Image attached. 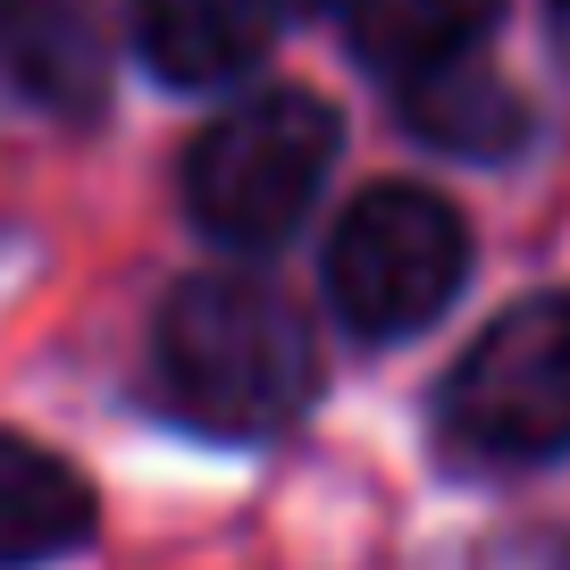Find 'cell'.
I'll return each mask as SVG.
<instances>
[{
    "instance_id": "30bf717a",
    "label": "cell",
    "mask_w": 570,
    "mask_h": 570,
    "mask_svg": "<svg viewBox=\"0 0 570 570\" xmlns=\"http://www.w3.org/2000/svg\"><path fill=\"white\" fill-rule=\"evenodd\" d=\"M479 570H570V529H537V537H503Z\"/></svg>"
},
{
    "instance_id": "6da1fadb",
    "label": "cell",
    "mask_w": 570,
    "mask_h": 570,
    "mask_svg": "<svg viewBox=\"0 0 570 570\" xmlns=\"http://www.w3.org/2000/svg\"><path fill=\"white\" fill-rule=\"evenodd\" d=\"M160 377L177 411L210 436H277L285 420H303L320 353H311L303 311L268 277L202 268L160 311Z\"/></svg>"
},
{
    "instance_id": "5b68a950",
    "label": "cell",
    "mask_w": 570,
    "mask_h": 570,
    "mask_svg": "<svg viewBox=\"0 0 570 570\" xmlns=\"http://www.w3.org/2000/svg\"><path fill=\"white\" fill-rule=\"evenodd\" d=\"M135 51L160 85L210 92L268 51V9L261 0H135Z\"/></svg>"
},
{
    "instance_id": "8fae6325",
    "label": "cell",
    "mask_w": 570,
    "mask_h": 570,
    "mask_svg": "<svg viewBox=\"0 0 570 570\" xmlns=\"http://www.w3.org/2000/svg\"><path fill=\"white\" fill-rule=\"evenodd\" d=\"M18 9H26V0H0V35H9V26H18Z\"/></svg>"
},
{
    "instance_id": "52a82bcc",
    "label": "cell",
    "mask_w": 570,
    "mask_h": 570,
    "mask_svg": "<svg viewBox=\"0 0 570 570\" xmlns=\"http://www.w3.org/2000/svg\"><path fill=\"white\" fill-rule=\"evenodd\" d=\"M503 0H344V35L377 76H436L487 42Z\"/></svg>"
},
{
    "instance_id": "7c38bea8",
    "label": "cell",
    "mask_w": 570,
    "mask_h": 570,
    "mask_svg": "<svg viewBox=\"0 0 570 570\" xmlns=\"http://www.w3.org/2000/svg\"><path fill=\"white\" fill-rule=\"evenodd\" d=\"M553 18H562V35H570V0H553Z\"/></svg>"
},
{
    "instance_id": "277c9868",
    "label": "cell",
    "mask_w": 570,
    "mask_h": 570,
    "mask_svg": "<svg viewBox=\"0 0 570 570\" xmlns=\"http://www.w3.org/2000/svg\"><path fill=\"white\" fill-rule=\"evenodd\" d=\"M445 445L470 462L570 453V294L512 303L445 377Z\"/></svg>"
},
{
    "instance_id": "3957f363",
    "label": "cell",
    "mask_w": 570,
    "mask_h": 570,
    "mask_svg": "<svg viewBox=\"0 0 570 570\" xmlns=\"http://www.w3.org/2000/svg\"><path fill=\"white\" fill-rule=\"evenodd\" d=\"M470 227L428 185H370L327 235V303L361 336H411L462 294Z\"/></svg>"
},
{
    "instance_id": "7a4b0ae2",
    "label": "cell",
    "mask_w": 570,
    "mask_h": 570,
    "mask_svg": "<svg viewBox=\"0 0 570 570\" xmlns=\"http://www.w3.org/2000/svg\"><path fill=\"white\" fill-rule=\"evenodd\" d=\"M327 160H336V109L320 92L268 85L194 135V151H185V210L218 244L268 252L303 227L311 194L327 185Z\"/></svg>"
},
{
    "instance_id": "ba28073f",
    "label": "cell",
    "mask_w": 570,
    "mask_h": 570,
    "mask_svg": "<svg viewBox=\"0 0 570 570\" xmlns=\"http://www.w3.org/2000/svg\"><path fill=\"white\" fill-rule=\"evenodd\" d=\"M403 126L420 142H436V151H453V160H503L529 135V109H520V92L495 68L453 59V68L403 85Z\"/></svg>"
},
{
    "instance_id": "8992f818",
    "label": "cell",
    "mask_w": 570,
    "mask_h": 570,
    "mask_svg": "<svg viewBox=\"0 0 570 570\" xmlns=\"http://www.w3.org/2000/svg\"><path fill=\"white\" fill-rule=\"evenodd\" d=\"M92 537V487L59 453L0 428V570L59 562Z\"/></svg>"
},
{
    "instance_id": "9c48e42d",
    "label": "cell",
    "mask_w": 570,
    "mask_h": 570,
    "mask_svg": "<svg viewBox=\"0 0 570 570\" xmlns=\"http://www.w3.org/2000/svg\"><path fill=\"white\" fill-rule=\"evenodd\" d=\"M9 68H18V85L35 92L42 109H68V118H85L92 101H101L109 85V51H101V26H92L85 0H26L18 26H9Z\"/></svg>"
}]
</instances>
